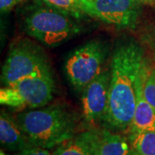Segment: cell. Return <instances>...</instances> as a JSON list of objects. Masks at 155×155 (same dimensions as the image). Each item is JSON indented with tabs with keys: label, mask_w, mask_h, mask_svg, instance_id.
<instances>
[{
	"label": "cell",
	"mask_w": 155,
	"mask_h": 155,
	"mask_svg": "<svg viewBox=\"0 0 155 155\" xmlns=\"http://www.w3.org/2000/svg\"><path fill=\"white\" fill-rule=\"evenodd\" d=\"M148 66L144 51L134 41L116 48L111 59L109 104L103 123L114 132L129 129L140 84Z\"/></svg>",
	"instance_id": "cell-1"
},
{
	"label": "cell",
	"mask_w": 155,
	"mask_h": 155,
	"mask_svg": "<svg viewBox=\"0 0 155 155\" xmlns=\"http://www.w3.org/2000/svg\"><path fill=\"white\" fill-rule=\"evenodd\" d=\"M15 119L29 144L46 149L72 138L77 128L75 115L59 104L22 112Z\"/></svg>",
	"instance_id": "cell-2"
},
{
	"label": "cell",
	"mask_w": 155,
	"mask_h": 155,
	"mask_svg": "<svg viewBox=\"0 0 155 155\" xmlns=\"http://www.w3.org/2000/svg\"><path fill=\"white\" fill-rule=\"evenodd\" d=\"M53 73L47 54L38 44L27 38L14 41L2 68L1 80L5 86L24 78Z\"/></svg>",
	"instance_id": "cell-3"
},
{
	"label": "cell",
	"mask_w": 155,
	"mask_h": 155,
	"mask_svg": "<svg viewBox=\"0 0 155 155\" xmlns=\"http://www.w3.org/2000/svg\"><path fill=\"white\" fill-rule=\"evenodd\" d=\"M24 30L46 46L55 47L73 37L80 28L71 16L48 6L30 11L24 19Z\"/></svg>",
	"instance_id": "cell-4"
},
{
	"label": "cell",
	"mask_w": 155,
	"mask_h": 155,
	"mask_svg": "<svg viewBox=\"0 0 155 155\" xmlns=\"http://www.w3.org/2000/svg\"><path fill=\"white\" fill-rule=\"evenodd\" d=\"M55 90L53 73L24 78L0 90V103L16 110L37 109L48 104Z\"/></svg>",
	"instance_id": "cell-5"
},
{
	"label": "cell",
	"mask_w": 155,
	"mask_h": 155,
	"mask_svg": "<svg viewBox=\"0 0 155 155\" xmlns=\"http://www.w3.org/2000/svg\"><path fill=\"white\" fill-rule=\"evenodd\" d=\"M108 54L106 45L91 41L75 50L66 61V73L72 86L82 91L103 72Z\"/></svg>",
	"instance_id": "cell-6"
},
{
	"label": "cell",
	"mask_w": 155,
	"mask_h": 155,
	"mask_svg": "<svg viewBox=\"0 0 155 155\" xmlns=\"http://www.w3.org/2000/svg\"><path fill=\"white\" fill-rule=\"evenodd\" d=\"M140 5L134 0H81L84 14L119 28H134Z\"/></svg>",
	"instance_id": "cell-7"
},
{
	"label": "cell",
	"mask_w": 155,
	"mask_h": 155,
	"mask_svg": "<svg viewBox=\"0 0 155 155\" xmlns=\"http://www.w3.org/2000/svg\"><path fill=\"white\" fill-rule=\"evenodd\" d=\"M110 70H104L83 90L82 108L85 122H103L109 104Z\"/></svg>",
	"instance_id": "cell-8"
},
{
	"label": "cell",
	"mask_w": 155,
	"mask_h": 155,
	"mask_svg": "<svg viewBox=\"0 0 155 155\" xmlns=\"http://www.w3.org/2000/svg\"><path fill=\"white\" fill-rule=\"evenodd\" d=\"M99 131L86 130L59 145L53 155H97Z\"/></svg>",
	"instance_id": "cell-9"
},
{
	"label": "cell",
	"mask_w": 155,
	"mask_h": 155,
	"mask_svg": "<svg viewBox=\"0 0 155 155\" xmlns=\"http://www.w3.org/2000/svg\"><path fill=\"white\" fill-rule=\"evenodd\" d=\"M0 142L3 147L13 152H20L31 146L16 119L5 111H2L0 116Z\"/></svg>",
	"instance_id": "cell-10"
},
{
	"label": "cell",
	"mask_w": 155,
	"mask_h": 155,
	"mask_svg": "<svg viewBox=\"0 0 155 155\" xmlns=\"http://www.w3.org/2000/svg\"><path fill=\"white\" fill-rule=\"evenodd\" d=\"M143 78L139 86L136 108L134 110L131 125L128 129L129 133L155 129V110L146 100L143 95Z\"/></svg>",
	"instance_id": "cell-11"
},
{
	"label": "cell",
	"mask_w": 155,
	"mask_h": 155,
	"mask_svg": "<svg viewBox=\"0 0 155 155\" xmlns=\"http://www.w3.org/2000/svg\"><path fill=\"white\" fill-rule=\"evenodd\" d=\"M129 140L108 128L99 131L97 155H131Z\"/></svg>",
	"instance_id": "cell-12"
},
{
	"label": "cell",
	"mask_w": 155,
	"mask_h": 155,
	"mask_svg": "<svg viewBox=\"0 0 155 155\" xmlns=\"http://www.w3.org/2000/svg\"><path fill=\"white\" fill-rule=\"evenodd\" d=\"M128 140L131 148L140 155H155V129L130 132Z\"/></svg>",
	"instance_id": "cell-13"
},
{
	"label": "cell",
	"mask_w": 155,
	"mask_h": 155,
	"mask_svg": "<svg viewBox=\"0 0 155 155\" xmlns=\"http://www.w3.org/2000/svg\"><path fill=\"white\" fill-rule=\"evenodd\" d=\"M51 8L61 11L75 18H79L84 15L80 7L81 0H41Z\"/></svg>",
	"instance_id": "cell-14"
},
{
	"label": "cell",
	"mask_w": 155,
	"mask_h": 155,
	"mask_svg": "<svg viewBox=\"0 0 155 155\" xmlns=\"http://www.w3.org/2000/svg\"><path fill=\"white\" fill-rule=\"evenodd\" d=\"M142 89L146 100L155 110V67L149 66L147 67L143 78Z\"/></svg>",
	"instance_id": "cell-15"
},
{
	"label": "cell",
	"mask_w": 155,
	"mask_h": 155,
	"mask_svg": "<svg viewBox=\"0 0 155 155\" xmlns=\"http://www.w3.org/2000/svg\"><path fill=\"white\" fill-rule=\"evenodd\" d=\"M16 155H53V153H51L46 148L30 146L27 148L18 152V153Z\"/></svg>",
	"instance_id": "cell-16"
},
{
	"label": "cell",
	"mask_w": 155,
	"mask_h": 155,
	"mask_svg": "<svg viewBox=\"0 0 155 155\" xmlns=\"http://www.w3.org/2000/svg\"><path fill=\"white\" fill-rule=\"evenodd\" d=\"M25 0H0V10L1 12H7L11 11L15 6L18 5Z\"/></svg>",
	"instance_id": "cell-17"
},
{
	"label": "cell",
	"mask_w": 155,
	"mask_h": 155,
	"mask_svg": "<svg viewBox=\"0 0 155 155\" xmlns=\"http://www.w3.org/2000/svg\"><path fill=\"white\" fill-rule=\"evenodd\" d=\"M147 42L149 43L152 53H153V55L154 57L155 60V31L147 35Z\"/></svg>",
	"instance_id": "cell-18"
},
{
	"label": "cell",
	"mask_w": 155,
	"mask_h": 155,
	"mask_svg": "<svg viewBox=\"0 0 155 155\" xmlns=\"http://www.w3.org/2000/svg\"><path fill=\"white\" fill-rule=\"evenodd\" d=\"M139 5H155V0H134Z\"/></svg>",
	"instance_id": "cell-19"
},
{
	"label": "cell",
	"mask_w": 155,
	"mask_h": 155,
	"mask_svg": "<svg viewBox=\"0 0 155 155\" xmlns=\"http://www.w3.org/2000/svg\"><path fill=\"white\" fill-rule=\"evenodd\" d=\"M131 155H140V154H138L137 153H135L134 151H133V150H132V152H131Z\"/></svg>",
	"instance_id": "cell-20"
},
{
	"label": "cell",
	"mask_w": 155,
	"mask_h": 155,
	"mask_svg": "<svg viewBox=\"0 0 155 155\" xmlns=\"http://www.w3.org/2000/svg\"><path fill=\"white\" fill-rule=\"evenodd\" d=\"M0 155H6V154L4 153V151H3V150H1V152H0Z\"/></svg>",
	"instance_id": "cell-21"
}]
</instances>
